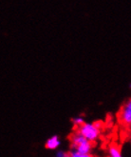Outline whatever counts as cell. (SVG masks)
Returning <instances> with one entry per match:
<instances>
[{"instance_id":"5b68a950","label":"cell","mask_w":131,"mask_h":157,"mask_svg":"<svg viewBox=\"0 0 131 157\" xmlns=\"http://www.w3.org/2000/svg\"><path fill=\"white\" fill-rule=\"evenodd\" d=\"M108 155L109 157H123L120 147L116 145H111L108 147Z\"/></svg>"},{"instance_id":"6da1fadb","label":"cell","mask_w":131,"mask_h":157,"mask_svg":"<svg viewBox=\"0 0 131 157\" xmlns=\"http://www.w3.org/2000/svg\"><path fill=\"white\" fill-rule=\"evenodd\" d=\"M77 130L85 136L87 139L92 143H95L100 137L101 128L95 123H87L85 122Z\"/></svg>"},{"instance_id":"3957f363","label":"cell","mask_w":131,"mask_h":157,"mask_svg":"<svg viewBox=\"0 0 131 157\" xmlns=\"http://www.w3.org/2000/svg\"><path fill=\"white\" fill-rule=\"evenodd\" d=\"M93 147H94V143H92L88 140L87 142L76 147L75 149H74V151H76L80 153H83V154H88V153H91Z\"/></svg>"},{"instance_id":"52a82bcc","label":"cell","mask_w":131,"mask_h":157,"mask_svg":"<svg viewBox=\"0 0 131 157\" xmlns=\"http://www.w3.org/2000/svg\"><path fill=\"white\" fill-rule=\"evenodd\" d=\"M69 155L70 157H94L93 155H91V153H88V154H83V153H80L74 150H70L69 151Z\"/></svg>"},{"instance_id":"8fae6325","label":"cell","mask_w":131,"mask_h":157,"mask_svg":"<svg viewBox=\"0 0 131 157\" xmlns=\"http://www.w3.org/2000/svg\"><path fill=\"white\" fill-rule=\"evenodd\" d=\"M67 157H70V155H69V156H67Z\"/></svg>"},{"instance_id":"277c9868","label":"cell","mask_w":131,"mask_h":157,"mask_svg":"<svg viewBox=\"0 0 131 157\" xmlns=\"http://www.w3.org/2000/svg\"><path fill=\"white\" fill-rule=\"evenodd\" d=\"M60 144H61V142H60L59 137L57 135H53L47 140L45 146L48 150H56V149H58Z\"/></svg>"},{"instance_id":"ba28073f","label":"cell","mask_w":131,"mask_h":157,"mask_svg":"<svg viewBox=\"0 0 131 157\" xmlns=\"http://www.w3.org/2000/svg\"><path fill=\"white\" fill-rule=\"evenodd\" d=\"M69 155V152H67L65 151H58L56 152V157H67Z\"/></svg>"},{"instance_id":"30bf717a","label":"cell","mask_w":131,"mask_h":157,"mask_svg":"<svg viewBox=\"0 0 131 157\" xmlns=\"http://www.w3.org/2000/svg\"><path fill=\"white\" fill-rule=\"evenodd\" d=\"M129 88L131 89V83H130V84H129Z\"/></svg>"},{"instance_id":"7a4b0ae2","label":"cell","mask_w":131,"mask_h":157,"mask_svg":"<svg viewBox=\"0 0 131 157\" xmlns=\"http://www.w3.org/2000/svg\"><path fill=\"white\" fill-rule=\"evenodd\" d=\"M118 121L123 126L127 128L131 123V98L124 103L118 113Z\"/></svg>"},{"instance_id":"8992f818","label":"cell","mask_w":131,"mask_h":157,"mask_svg":"<svg viewBox=\"0 0 131 157\" xmlns=\"http://www.w3.org/2000/svg\"><path fill=\"white\" fill-rule=\"evenodd\" d=\"M71 122L74 126V128H78L79 127H81L84 123H85V119H84L82 116H76L71 119Z\"/></svg>"},{"instance_id":"9c48e42d","label":"cell","mask_w":131,"mask_h":157,"mask_svg":"<svg viewBox=\"0 0 131 157\" xmlns=\"http://www.w3.org/2000/svg\"><path fill=\"white\" fill-rule=\"evenodd\" d=\"M127 130L131 132V123H130V124H129V126L127 127Z\"/></svg>"}]
</instances>
